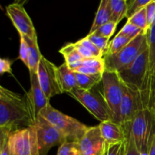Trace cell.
<instances>
[{"label":"cell","mask_w":155,"mask_h":155,"mask_svg":"<svg viewBox=\"0 0 155 155\" xmlns=\"http://www.w3.org/2000/svg\"><path fill=\"white\" fill-rule=\"evenodd\" d=\"M31 125L25 97L0 86V133L12 132Z\"/></svg>","instance_id":"obj_1"},{"label":"cell","mask_w":155,"mask_h":155,"mask_svg":"<svg viewBox=\"0 0 155 155\" xmlns=\"http://www.w3.org/2000/svg\"><path fill=\"white\" fill-rule=\"evenodd\" d=\"M28 128L30 133L31 155H47L51 148L60 146L68 141L64 135L40 115Z\"/></svg>","instance_id":"obj_2"},{"label":"cell","mask_w":155,"mask_h":155,"mask_svg":"<svg viewBox=\"0 0 155 155\" xmlns=\"http://www.w3.org/2000/svg\"><path fill=\"white\" fill-rule=\"evenodd\" d=\"M148 43V61L145 81L138 105L139 110L149 112L155 119V23L147 33Z\"/></svg>","instance_id":"obj_3"},{"label":"cell","mask_w":155,"mask_h":155,"mask_svg":"<svg viewBox=\"0 0 155 155\" xmlns=\"http://www.w3.org/2000/svg\"><path fill=\"white\" fill-rule=\"evenodd\" d=\"M39 115L57 129L69 142H79L89 128L77 120L54 108L50 103L42 109Z\"/></svg>","instance_id":"obj_4"},{"label":"cell","mask_w":155,"mask_h":155,"mask_svg":"<svg viewBox=\"0 0 155 155\" xmlns=\"http://www.w3.org/2000/svg\"><path fill=\"white\" fill-rule=\"evenodd\" d=\"M148 47L147 33H142L120 51L111 55H104L105 71L118 72L130 66Z\"/></svg>","instance_id":"obj_5"},{"label":"cell","mask_w":155,"mask_h":155,"mask_svg":"<svg viewBox=\"0 0 155 155\" xmlns=\"http://www.w3.org/2000/svg\"><path fill=\"white\" fill-rule=\"evenodd\" d=\"M148 61V47L130 66L117 72L121 83L135 95L137 103L145 81Z\"/></svg>","instance_id":"obj_6"},{"label":"cell","mask_w":155,"mask_h":155,"mask_svg":"<svg viewBox=\"0 0 155 155\" xmlns=\"http://www.w3.org/2000/svg\"><path fill=\"white\" fill-rule=\"evenodd\" d=\"M102 96L110 111L112 120L120 124V104L123 84L117 72L104 71L102 75Z\"/></svg>","instance_id":"obj_7"},{"label":"cell","mask_w":155,"mask_h":155,"mask_svg":"<svg viewBox=\"0 0 155 155\" xmlns=\"http://www.w3.org/2000/svg\"><path fill=\"white\" fill-rule=\"evenodd\" d=\"M153 121L154 120L149 112L145 110H139L130 124V133L139 154L148 153L154 135L152 134Z\"/></svg>","instance_id":"obj_8"},{"label":"cell","mask_w":155,"mask_h":155,"mask_svg":"<svg viewBox=\"0 0 155 155\" xmlns=\"http://www.w3.org/2000/svg\"><path fill=\"white\" fill-rule=\"evenodd\" d=\"M68 94L79 101L92 116L101 123L112 120L110 111L103 98L102 93L97 95L92 90H83L77 88Z\"/></svg>","instance_id":"obj_9"},{"label":"cell","mask_w":155,"mask_h":155,"mask_svg":"<svg viewBox=\"0 0 155 155\" xmlns=\"http://www.w3.org/2000/svg\"><path fill=\"white\" fill-rule=\"evenodd\" d=\"M58 67L42 56L37 71L39 84L48 100L57 95L62 94L58 77Z\"/></svg>","instance_id":"obj_10"},{"label":"cell","mask_w":155,"mask_h":155,"mask_svg":"<svg viewBox=\"0 0 155 155\" xmlns=\"http://www.w3.org/2000/svg\"><path fill=\"white\" fill-rule=\"evenodd\" d=\"M6 14L20 35L33 40H37V34L31 18L26 12L24 5L15 2L6 7Z\"/></svg>","instance_id":"obj_11"},{"label":"cell","mask_w":155,"mask_h":155,"mask_svg":"<svg viewBox=\"0 0 155 155\" xmlns=\"http://www.w3.org/2000/svg\"><path fill=\"white\" fill-rule=\"evenodd\" d=\"M30 89L26 94L28 111L30 114L31 124H34L39 118L40 112L49 103V100L44 94L39 82L37 74L30 75Z\"/></svg>","instance_id":"obj_12"},{"label":"cell","mask_w":155,"mask_h":155,"mask_svg":"<svg viewBox=\"0 0 155 155\" xmlns=\"http://www.w3.org/2000/svg\"><path fill=\"white\" fill-rule=\"evenodd\" d=\"M77 145L80 155H104L106 151L105 140L98 126L89 127Z\"/></svg>","instance_id":"obj_13"},{"label":"cell","mask_w":155,"mask_h":155,"mask_svg":"<svg viewBox=\"0 0 155 155\" xmlns=\"http://www.w3.org/2000/svg\"><path fill=\"white\" fill-rule=\"evenodd\" d=\"M11 155H31L30 133L28 127L12 132L8 136Z\"/></svg>","instance_id":"obj_14"},{"label":"cell","mask_w":155,"mask_h":155,"mask_svg":"<svg viewBox=\"0 0 155 155\" xmlns=\"http://www.w3.org/2000/svg\"><path fill=\"white\" fill-rule=\"evenodd\" d=\"M106 145H112L125 142L127 139V130L122 124L113 120L100 123L98 125Z\"/></svg>","instance_id":"obj_15"},{"label":"cell","mask_w":155,"mask_h":155,"mask_svg":"<svg viewBox=\"0 0 155 155\" xmlns=\"http://www.w3.org/2000/svg\"><path fill=\"white\" fill-rule=\"evenodd\" d=\"M139 110L135 95L123 85V97L120 104V124L124 127L131 124L136 112Z\"/></svg>","instance_id":"obj_16"},{"label":"cell","mask_w":155,"mask_h":155,"mask_svg":"<svg viewBox=\"0 0 155 155\" xmlns=\"http://www.w3.org/2000/svg\"><path fill=\"white\" fill-rule=\"evenodd\" d=\"M57 71L59 85L63 93L65 92L68 94L74 89H77L75 72L70 69L65 62L58 67Z\"/></svg>","instance_id":"obj_17"},{"label":"cell","mask_w":155,"mask_h":155,"mask_svg":"<svg viewBox=\"0 0 155 155\" xmlns=\"http://www.w3.org/2000/svg\"><path fill=\"white\" fill-rule=\"evenodd\" d=\"M59 52L64 56L65 59V63L68 64L70 69L76 71L83 64V58L80 53L77 51L74 46V43H69L62 47Z\"/></svg>","instance_id":"obj_18"},{"label":"cell","mask_w":155,"mask_h":155,"mask_svg":"<svg viewBox=\"0 0 155 155\" xmlns=\"http://www.w3.org/2000/svg\"><path fill=\"white\" fill-rule=\"evenodd\" d=\"M110 18H111V12H110L109 0H101L98 6V11L95 14V19L92 23L89 34L95 33L101 26L109 22Z\"/></svg>","instance_id":"obj_19"},{"label":"cell","mask_w":155,"mask_h":155,"mask_svg":"<svg viewBox=\"0 0 155 155\" xmlns=\"http://www.w3.org/2000/svg\"><path fill=\"white\" fill-rule=\"evenodd\" d=\"M28 46V69L30 75L37 74L39 62L42 55L39 51L37 40H33L24 36Z\"/></svg>","instance_id":"obj_20"},{"label":"cell","mask_w":155,"mask_h":155,"mask_svg":"<svg viewBox=\"0 0 155 155\" xmlns=\"http://www.w3.org/2000/svg\"><path fill=\"white\" fill-rule=\"evenodd\" d=\"M105 71L104 61L103 58H92L84 59L81 66L75 72L89 75L103 74Z\"/></svg>","instance_id":"obj_21"},{"label":"cell","mask_w":155,"mask_h":155,"mask_svg":"<svg viewBox=\"0 0 155 155\" xmlns=\"http://www.w3.org/2000/svg\"><path fill=\"white\" fill-rule=\"evenodd\" d=\"M102 75L103 74L89 75V74L75 72L77 88L80 89H83V90H92L96 85H98L99 83H101Z\"/></svg>","instance_id":"obj_22"},{"label":"cell","mask_w":155,"mask_h":155,"mask_svg":"<svg viewBox=\"0 0 155 155\" xmlns=\"http://www.w3.org/2000/svg\"><path fill=\"white\" fill-rule=\"evenodd\" d=\"M111 18L110 21L119 24L126 18L127 11V1L126 0H109Z\"/></svg>","instance_id":"obj_23"},{"label":"cell","mask_w":155,"mask_h":155,"mask_svg":"<svg viewBox=\"0 0 155 155\" xmlns=\"http://www.w3.org/2000/svg\"><path fill=\"white\" fill-rule=\"evenodd\" d=\"M133 39L120 34H117L115 37L109 42L108 48L104 55H111L120 51L124 47L127 46Z\"/></svg>","instance_id":"obj_24"},{"label":"cell","mask_w":155,"mask_h":155,"mask_svg":"<svg viewBox=\"0 0 155 155\" xmlns=\"http://www.w3.org/2000/svg\"><path fill=\"white\" fill-rule=\"evenodd\" d=\"M127 22L130 23V24L136 26V27L140 28L142 30H143L145 33H148V30H150L149 27H148V21H147L145 8H144L140 12L136 13L132 18L127 20Z\"/></svg>","instance_id":"obj_25"},{"label":"cell","mask_w":155,"mask_h":155,"mask_svg":"<svg viewBox=\"0 0 155 155\" xmlns=\"http://www.w3.org/2000/svg\"><path fill=\"white\" fill-rule=\"evenodd\" d=\"M150 1L151 0H133V1L127 2V11L126 15L127 20L145 8Z\"/></svg>","instance_id":"obj_26"},{"label":"cell","mask_w":155,"mask_h":155,"mask_svg":"<svg viewBox=\"0 0 155 155\" xmlns=\"http://www.w3.org/2000/svg\"><path fill=\"white\" fill-rule=\"evenodd\" d=\"M86 37L95 45L98 47L101 51L104 53L107 51L109 45V38L104 37V36H100V35L96 34V33H92V34H88Z\"/></svg>","instance_id":"obj_27"},{"label":"cell","mask_w":155,"mask_h":155,"mask_svg":"<svg viewBox=\"0 0 155 155\" xmlns=\"http://www.w3.org/2000/svg\"><path fill=\"white\" fill-rule=\"evenodd\" d=\"M57 155H80L77 142L69 141L65 142L59 146Z\"/></svg>","instance_id":"obj_28"},{"label":"cell","mask_w":155,"mask_h":155,"mask_svg":"<svg viewBox=\"0 0 155 155\" xmlns=\"http://www.w3.org/2000/svg\"><path fill=\"white\" fill-rule=\"evenodd\" d=\"M142 33H145V32L136 26L127 22L125 25L123 27V28L120 30L118 34L123 35V36L131 38V39H135L136 36H138Z\"/></svg>","instance_id":"obj_29"},{"label":"cell","mask_w":155,"mask_h":155,"mask_svg":"<svg viewBox=\"0 0 155 155\" xmlns=\"http://www.w3.org/2000/svg\"><path fill=\"white\" fill-rule=\"evenodd\" d=\"M124 127V126H123ZM127 130V139H126L125 155H139V152L136 146L133 138L130 133V125L124 127Z\"/></svg>","instance_id":"obj_30"},{"label":"cell","mask_w":155,"mask_h":155,"mask_svg":"<svg viewBox=\"0 0 155 155\" xmlns=\"http://www.w3.org/2000/svg\"><path fill=\"white\" fill-rule=\"evenodd\" d=\"M117 24H118L114 22V21H110L109 22L104 24V25L101 26V27L93 33H96V34L100 35V36H104V37H107L110 39V36H113V34L114 33L117 27Z\"/></svg>","instance_id":"obj_31"},{"label":"cell","mask_w":155,"mask_h":155,"mask_svg":"<svg viewBox=\"0 0 155 155\" xmlns=\"http://www.w3.org/2000/svg\"><path fill=\"white\" fill-rule=\"evenodd\" d=\"M78 42L83 46L86 47V48H88L92 53L95 58H103V56H104V52L101 51L98 47L95 46L86 36L79 40Z\"/></svg>","instance_id":"obj_32"},{"label":"cell","mask_w":155,"mask_h":155,"mask_svg":"<svg viewBox=\"0 0 155 155\" xmlns=\"http://www.w3.org/2000/svg\"><path fill=\"white\" fill-rule=\"evenodd\" d=\"M126 141L121 143L112 145H106V151L104 155H125Z\"/></svg>","instance_id":"obj_33"},{"label":"cell","mask_w":155,"mask_h":155,"mask_svg":"<svg viewBox=\"0 0 155 155\" xmlns=\"http://www.w3.org/2000/svg\"><path fill=\"white\" fill-rule=\"evenodd\" d=\"M19 59L26 66L28 67V46L25 38L23 35H20Z\"/></svg>","instance_id":"obj_34"},{"label":"cell","mask_w":155,"mask_h":155,"mask_svg":"<svg viewBox=\"0 0 155 155\" xmlns=\"http://www.w3.org/2000/svg\"><path fill=\"white\" fill-rule=\"evenodd\" d=\"M145 11L148 27L151 29L155 23V0H151L145 6Z\"/></svg>","instance_id":"obj_35"},{"label":"cell","mask_w":155,"mask_h":155,"mask_svg":"<svg viewBox=\"0 0 155 155\" xmlns=\"http://www.w3.org/2000/svg\"><path fill=\"white\" fill-rule=\"evenodd\" d=\"M8 136V133H0V155H11Z\"/></svg>","instance_id":"obj_36"},{"label":"cell","mask_w":155,"mask_h":155,"mask_svg":"<svg viewBox=\"0 0 155 155\" xmlns=\"http://www.w3.org/2000/svg\"><path fill=\"white\" fill-rule=\"evenodd\" d=\"M74 46H75V48L77 49V51L80 53V54L82 55V57H83L84 59L95 58L94 57L93 54H92V53L91 52V51H89L88 48H86V47L83 46V45H81V44H80L78 41L76 42H74Z\"/></svg>","instance_id":"obj_37"},{"label":"cell","mask_w":155,"mask_h":155,"mask_svg":"<svg viewBox=\"0 0 155 155\" xmlns=\"http://www.w3.org/2000/svg\"><path fill=\"white\" fill-rule=\"evenodd\" d=\"M12 61L8 58L0 59V73L4 74L5 73L12 74Z\"/></svg>","instance_id":"obj_38"},{"label":"cell","mask_w":155,"mask_h":155,"mask_svg":"<svg viewBox=\"0 0 155 155\" xmlns=\"http://www.w3.org/2000/svg\"><path fill=\"white\" fill-rule=\"evenodd\" d=\"M148 155H155V133H154L151 139L149 150H148Z\"/></svg>","instance_id":"obj_39"},{"label":"cell","mask_w":155,"mask_h":155,"mask_svg":"<svg viewBox=\"0 0 155 155\" xmlns=\"http://www.w3.org/2000/svg\"><path fill=\"white\" fill-rule=\"evenodd\" d=\"M154 122H155V119H154Z\"/></svg>","instance_id":"obj_40"}]
</instances>
